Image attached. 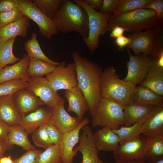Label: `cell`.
Masks as SVG:
<instances>
[{
    "label": "cell",
    "mask_w": 163,
    "mask_h": 163,
    "mask_svg": "<svg viewBox=\"0 0 163 163\" xmlns=\"http://www.w3.org/2000/svg\"><path fill=\"white\" fill-rule=\"evenodd\" d=\"M78 82L87 103L92 117L101 99L100 81L103 69L97 63L80 56L76 51L72 53Z\"/></svg>",
    "instance_id": "obj_1"
},
{
    "label": "cell",
    "mask_w": 163,
    "mask_h": 163,
    "mask_svg": "<svg viewBox=\"0 0 163 163\" xmlns=\"http://www.w3.org/2000/svg\"><path fill=\"white\" fill-rule=\"evenodd\" d=\"M53 20L59 32L78 33L83 38L87 37L89 21L85 10L71 0H62Z\"/></svg>",
    "instance_id": "obj_2"
},
{
    "label": "cell",
    "mask_w": 163,
    "mask_h": 163,
    "mask_svg": "<svg viewBox=\"0 0 163 163\" xmlns=\"http://www.w3.org/2000/svg\"><path fill=\"white\" fill-rule=\"evenodd\" d=\"M101 97L113 101L123 106L133 103L136 86L120 78L112 66L102 71L100 81Z\"/></svg>",
    "instance_id": "obj_3"
},
{
    "label": "cell",
    "mask_w": 163,
    "mask_h": 163,
    "mask_svg": "<svg viewBox=\"0 0 163 163\" xmlns=\"http://www.w3.org/2000/svg\"><path fill=\"white\" fill-rule=\"evenodd\" d=\"M162 24L154 10L139 8L118 15H110L108 30L111 31L113 27L118 26L132 34L144 29H155Z\"/></svg>",
    "instance_id": "obj_4"
},
{
    "label": "cell",
    "mask_w": 163,
    "mask_h": 163,
    "mask_svg": "<svg viewBox=\"0 0 163 163\" xmlns=\"http://www.w3.org/2000/svg\"><path fill=\"white\" fill-rule=\"evenodd\" d=\"M125 121L123 106L111 100L102 98L91 124L93 127L107 126L113 130L123 126Z\"/></svg>",
    "instance_id": "obj_5"
},
{
    "label": "cell",
    "mask_w": 163,
    "mask_h": 163,
    "mask_svg": "<svg viewBox=\"0 0 163 163\" xmlns=\"http://www.w3.org/2000/svg\"><path fill=\"white\" fill-rule=\"evenodd\" d=\"M72 1L82 7L87 12L89 21V30L87 37L83 38L90 53H94L99 44V37L108 30V23L110 15L102 14L87 5L82 0Z\"/></svg>",
    "instance_id": "obj_6"
},
{
    "label": "cell",
    "mask_w": 163,
    "mask_h": 163,
    "mask_svg": "<svg viewBox=\"0 0 163 163\" xmlns=\"http://www.w3.org/2000/svg\"><path fill=\"white\" fill-rule=\"evenodd\" d=\"M162 24L155 29L132 33L127 36L131 39L127 48L132 49L135 55L141 53L150 56L163 47Z\"/></svg>",
    "instance_id": "obj_7"
},
{
    "label": "cell",
    "mask_w": 163,
    "mask_h": 163,
    "mask_svg": "<svg viewBox=\"0 0 163 163\" xmlns=\"http://www.w3.org/2000/svg\"><path fill=\"white\" fill-rule=\"evenodd\" d=\"M18 8L23 14L38 26L40 33L47 39L58 33L53 19L45 15L36 5L30 0H19Z\"/></svg>",
    "instance_id": "obj_8"
},
{
    "label": "cell",
    "mask_w": 163,
    "mask_h": 163,
    "mask_svg": "<svg viewBox=\"0 0 163 163\" xmlns=\"http://www.w3.org/2000/svg\"><path fill=\"white\" fill-rule=\"evenodd\" d=\"M26 88L38 97L46 107L53 109L65 101L45 77H30Z\"/></svg>",
    "instance_id": "obj_9"
},
{
    "label": "cell",
    "mask_w": 163,
    "mask_h": 163,
    "mask_svg": "<svg viewBox=\"0 0 163 163\" xmlns=\"http://www.w3.org/2000/svg\"><path fill=\"white\" fill-rule=\"evenodd\" d=\"M46 76L56 91L70 89L78 85L75 67L73 62L66 66V61L63 60L52 72Z\"/></svg>",
    "instance_id": "obj_10"
},
{
    "label": "cell",
    "mask_w": 163,
    "mask_h": 163,
    "mask_svg": "<svg viewBox=\"0 0 163 163\" xmlns=\"http://www.w3.org/2000/svg\"><path fill=\"white\" fill-rule=\"evenodd\" d=\"M146 141V136L140 135L133 140L119 145L113 151L116 163L137 161H146L145 157Z\"/></svg>",
    "instance_id": "obj_11"
},
{
    "label": "cell",
    "mask_w": 163,
    "mask_h": 163,
    "mask_svg": "<svg viewBox=\"0 0 163 163\" xmlns=\"http://www.w3.org/2000/svg\"><path fill=\"white\" fill-rule=\"evenodd\" d=\"M129 60L127 62V73L123 79L136 86L146 76L152 64L150 57L143 53L133 55L128 50Z\"/></svg>",
    "instance_id": "obj_12"
},
{
    "label": "cell",
    "mask_w": 163,
    "mask_h": 163,
    "mask_svg": "<svg viewBox=\"0 0 163 163\" xmlns=\"http://www.w3.org/2000/svg\"><path fill=\"white\" fill-rule=\"evenodd\" d=\"M82 130V133L79 136V144L74 149L82 154V163H104L98 157V151L91 128L87 124L84 126Z\"/></svg>",
    "instance_id": "obj_13"
},
{
    "label": "cell",
    "mask_w": 163,
    "mask_h": 163,
    "mask_svg": "<svg viewBox=\"0 0 163 163\" xmlns=\"http://www.w3.org/2000/svg\"><path fill=\"white\" fill-rule=\"evenodd\" d=\"M89 122V119L84 118L74 128L63 134L60 143L62 163H73L74 158L78 152L74 149L75 145L79 142L80 132Z\"/></svg>",
    "instance_id": "obj_14"
},
{
    "label": "cell",
    "mask_w": 163,
    "mask_h": 163,
    "mask_svg": "<svg viewBox=\"0 0 163 163\" xmlns=\"http://www.w3.org/2000/svg\"><path fill=\"white\" fill-rule=\"evenodd\" d=\"M52 109L40 107L21 117L19 125L29 135L32 133L41 125L50 122Z\"/></svg>",
    "instance_id": "obj_15"
},
{
    "label": "cell",
    "mask_w": 163,
    "mask_h": 163,
    "mask_svg": "<svg viewBox=\"0 0 163 163\" xmlns=\"http://www.w3.org/2000/svg\"><path fill=\"white\" fill-rule=\"evenodd\" d=\"M15 107L21 117L35 110L43 103L31 91L25 88L20 89L13 95Z\"/></svg>",
    "instance_id": "obj_16"
},
{
    "label": "cell",
    "mask_w": 163,
    "mask_h": 163,
    "mask_svg": "<svg viewBox=\"0 0 163 163\" xmlns=\"http://www.w3.org/2000/svg\"><path fill=\"white\" fill-rule=\"evenodd\" d=\"M65 103L64 101L52 109L50 121L62 134L74 128L81 121L77 117H72L68 113L64 107Z\"/></svg>",
    "instance_id": "obj_17"
},
{
    "label": "cell",
    "mask_w": 163,
    "mask_h": 163,
    "mask_svg": "<svg viewBox=\"0 0 163 163\" xmlns=\"http://www.w3.org/2000/svg\"><path fill=\"white\" fill-rule=\"evenodd\" d=\"M141 135L163 137V105L155 107L142 125Z\"/></svg>",
    "instance_id": "obj_18"
},
{
    "label": "cell",
    "mask_w": 163,
    "mask_h": 163,
    "mask_svg": "<svg viewBox=\"0 0 163 163\" xmlns=\"http://www.w3.org/2000/svg\"><path fill=\"white\" fill-rule=\"evenodd\" d=\"M30 58L24 54L21 59L10 66H6L0 70V84L14 79H21L28 82L30 77L27 73Z\"/></svg>",
    "instance_id": "obj_19"
},
{
    "label": "cell",
    "mask_w": 163,
    "mask_h": 163,
    "mask_svg": "<svg viewBox=\"0 0 163 163\" xmlns=\"http://www.w3.org/2000/svg\"><path fill=\"white\" fill-rule=\"evenodd\" d=\"M65 91L64 96L68 103L67 111L74 113L81 121L85 113L88 111V104L82 91L78 86Z\"/></svg>",
    "instance_id": "obj_20"
},
{
    "label": "cell",
    "mask_w": 163,
    "mask_h": 163,
    "mask_svg": "<svg viewBox=\"0 0 163 163\" xmlns=\"http://www.w3.org/2000/svg\"><path fill=\"white\" fill-rule=\"evenodd\" d=\"M156 106H144L133 103L123 106L124 113L123 125L128 126L136 123L142 125Z\"/></svg>",
    "instance_id": "obj_21"
},
{
    "label": "cell",
    "mask_w": 163,
    "mask_h": 163,
    "mask_svg": "<svg viewBox=\"0 0 163 163\" xmlns=\"http://www.w3.org/2000/svg\"><path fill=\"white\" fill-rule=\"evenodd\" d=\"M94 142L98 151H113L119 143V138L113 129L103 127L94 133Z\"/></svg>",
    "instance_id": "obj_22"
},
{
    "label": "cell",
    "mask_w": 163,
    "mask_h": 163,
    "mask_svg": "<svg viewBox=\"0 0 163 163\" xmlns=\"http://www.w3.org/2000/svg\"><path fill=\"white\" fill-rule=\"evenodd\" d=\"M29 19L24 15L19 19L0 28V41H5L19 36L25 37L30 25Z\"/></svg>",
    "instance_id": "obj_23"
},
{
    "label": "cell",
    "mask_w": 163,
    "mask_h": 163,
    "mask_svg": "<svg viewBox=\"0 0 163 163\" xmlns=\"http://www.w3.org/2000/svg\"><path fill=\"white\" fill-rule=\"evenodd\" d=\"M21 116L15 106L13 95L0 97V119L9 126L19 124Z\"/></svg>",
    "instance_id": "obj_24"
},
{
    "label": "cell",
    "mask_w": 163,
    "mask_h": 163,
    "mask_svg": "<svg viewBox=\"0 0 163 163\" xmlns=\"http://www.w3.org/2000/svg\"><path fill=\"white\" fill-rule=\"evenodd\" d=\"M28 134L19 125L10 126L9 132L5 142L8 149H11L14 145L21 147L26 151L36 149L30 141Z\"/></svg>",
    "instance_id": "obj_25"
},
{
    "label": "cell",
    "mask_w": 163,
    "mask_h": 163,
    "mask_svg": "<svg viewBox=\"0 0 163 163\" xmlns=\"http://www.w3.org/2000/svg\"><path fill=\"white\" fill-rule=\"evenodd\" d=\"M133 103L144 106L163 105V96L139 85L135 90Z\"/></svg>",
    "instance_id": "obj_26"
},
{
    "label": "cell",
    "mask_w": 163,
    "mask_h": 163,
    "mask_svg": "<svg viewBox=\"0 0 163 163\" xmlns=\"http://www.w3.org/2000/svg\"><path fill=\"white\" fill-rule=\"evenodd\" d=\"M139 85L163 96V68L152 62L146 76Z\"/></svg>",
    "instance_id": "obj_27"
},
{
    "label": "cell",
    "mask_w": 163,
    "mask_h": 163,
    "mask_svg": "<svg viewBox=\"0 0 163 163\" xmlns=\"http://www.w3.org/2000/svg\"><path fill=\"white\" fill-rule=\"evenodd\" d=\"M37 33L33 32L31 37L24 44L25 50L30 58H34L43 60L51 64L57 66L59 63L49 58L42 51L37 39Z\"/></svg>",
    "instance_id": "obj_28"
},
{
    "label": "cell",
    "mask_w": 163,
    "mask_h": 163,
    "mask_svg": "<svg viewBox=\"0 0 163 163\" xmlns=\"http://www.w3.org/2000/svg\"><path fill=\"white\" fill-rule=\"evenodd\" d=\"M56 66L41 60L30 58L27 73L30 77H42L52 72Z\"/></svg>",
    "instance_id": "obj_29"
},
{
    "label": "cell",
    "mask_w": 163,
    "mask_h": 163,
    "mask_svg": "<svg viewBox=\"0 0 163 163\" xmlns=\"http://www.w3.org/2000/svg\"><path fill=\"white\" fill-rule=\"evenodd\" d=\"M16 37L5 41H0V70L7 65L19 61L21 59L14 55L13 49Z\"/></svg>",
    "instance_id": "obj_30"
},
{
    "label": "cell",
    "mask_w": 163,
    "mask_h": 163,
    "mask_svg": "<svg viewBox=\"0 0 163 163\" xmlns=\"http://www.w3.org/2000/svg\"><path fill=\"white\" fill-rule=\"evenodd\" d=\"M145 149V160L163 156V137L146 136Z\"/></svg>",
    "instance_id": "obj_31"
},
{
    "label": "cell",
    "mask_w": 163,
    "mask_h": 163,
    "mask_svg": "<svg viewBox=\"0 0 163 163\" xmlns=\"http://www.w3.org/2000/svg\"><path fill=\"white\" fill-rule=\"evenodd\" d=\"M142 125L136 123L129 126H122L120 128L113 130L119 138L120 145L133 140L141 135Z\"/></svg>",
    "instance_id": "obj_32"
},
{
    "label": "cell",
    "mask_w": 163,
    "mask_h": 163,
    "mask_svg": "<svg viewBox=\"0 0 163 163\" xmlns=\"http://www.w3.org/2000/svg\"><path fill=\"white\" fill-rule=\"evenodd\" d=\"M37 163H62L60 143L53 144L42 152Z\"/></svg>",
    "instance_id": "obj_33"
},
{
    "label": "cell",
    "mask_w": 163,
    "mask_h": 163,
    "mask_svg": "<svg viewBox=\"0 0 163 163\" xmlns=\"http://www.w3.org/2000/svg\"><path fill=\"white\" fill-rule=\"evenodd\" d=\"M152 0H119V4L112 15H118L141 8Z\"/></svg>",
    "instance_id": "obj_34"
},
{
    "label": "cell",
    "mask_w": 163,
    "mask_h": 163,
    "mask_svg": "<svg viewBox=\"0 0 163 163\" xmlns=\"http://www.w3.org/2000/svg\"><path fill=\"white\" fill-rule=\"evenodd\" d=\"M62 0H33L39 9L46 16L53 19Z\"/></svg>",
    "instance_id": "obj_35"
},
{
    "label": "cell",
    "mask_w": 163,
    "mask_h": 163,
    "mask_svg": "<svg viewBox=\"0 0 163 163\" xmlns=\"http://www.w3.org/2000/svg\"><path fill=\"white\" fill-rule=\"evenodd\" d=\"M28 82L21 79H14L0 84V97L13 95L18 90L26 88Z\"/></svg>",
    "instance_id": "obj_36"
},
{
    "label": "cell",
    "mask_w": 163,
    "mask_h": 163,
    "mask_svg": "<svg viewBox=\"0 0 163 163\" xmlns=\"http://www.w3.org/2000/svg\"><path fill=\"white\" fill-rule=\"evenodd\" d=\"M32 137L36 145L45 149L53 145L46 131L45 124L40 126L32 133Z\"/></svg>",
    "instance_id": "obj_37"
},
{
    "label": "cell",
    "mask_w": 163,
    "mask_h": 163,
    "mask_svg": "<svg viewBox=\"0 0 163 163\" xmlns=\"http://www.w3.org/2000/svg\"><path fill=\"white\" fill-rule=\"evenodd\" d=\"M24 15L18 8L0 12V28L19 19Z\"/></svg>",
    "instance_id": "obj_38"
},
{
    "label": "cell",
    "mask_w": 163,
    "mask_h": 163,
    "mask_svg": "<svg viewBox=\"0 0 163 163\" xmlns=\"http://www.w3.org/2000/svg\"><path fill=\"white\" fill-rule=\"evenodd\" d=\"M42 151L36 149L26 151L20 157L13 160V163H37Z\"/></svg>",
    "instance_id": "obj_39"
},
{
    "label": "cell",
    "mask_w": 163,
    "mask_h": 163,
    "mask_svg": "<svg viewBox=\"0 0 163 163\" xmlns=\"http://www.w3.org/2000/svg\"><path fill=\"white\" fill-rule=\"evenodd\" d=\"M47 133L53 144L60 143L63 137V134L61 133L50 122L45 124Z\"/></svg>",
    "instance_id": "obj_40"
},
{
    "label": "cell",
    "mask_w": 163,
    "mask_h": 163,
    "mask_svg": "<svg viewBox=\"0 0 163 163\" xmlns=\"http://www.w3.org/2000/svg\"><path fill=\"white\" fill-rule=\"evenodd\" d=\"M119 4V0H103L99 12L103 14L110 15L116 10Z\"/></svg>",
    "instance_id": "obj_41"
},
{
    "label": "cell",
    "mask_w": 163,
    "mask_h": 163,
    "mask_svg": "<svg viewBox=\"0 0 163 163\" xmlns=\"http://www.w3.org/2000/svg\"><path fill=\"white\" fill-rule=\"evenodd\" d=\"M141 8L150 9L154 10L155 12L158 19L160 21H163V0H152L151 2L144 6Z\"/></svg>",
    "instance_id": "obj_42"
},
{
    "label": "cell",
    "mask_w": 163,
    "mask_h": 163,
    "mask_svg": "<svg viewBox=\"0 0 163 163\" xmlns=\"http://www.w3.org/2000/svg\"><path fill=\"white\" fill-rule=\"evenodd\" d=\"M19 7V0H0V12L10 10Z\"/></svg>",
    "instance_id": "obj_43"
},
{
    "label": "cell",
    "mask_w": 163,
    "mask_h": 163,
    "mask_svg": "<svg viewBox=\"0 0 163 163\" xmlns=\"http://www.w3.org/2000/svg\"><path fill=\"white\" fill-rule=\"evenodd\" d=\"M114 42L119 50L121 51L130 43L131 39L123 35L115 38Z\"/></svg>",
    "instance_id": "obj_44"
},
{
    "label": "cell",
    "mask_w": 163,
    "mask_h": 163,
    "mask_svg": "<svg viewBox=\"0 0 163 163\" xmlns=\"http://www.w3.org/2000/svg\"><path fill=\"white\" fill-rule=\"evenodd\" d=\"M10 126L0 119V141L6 142L10 131Z\"/></svg>",
    "instance_id": "obj_45"
},
{
    "label": "cell",
    "mask_w": 163,
    "mask_h": 163,
    "mask_svg": "<svg viewBox=\"0 0 163 163\" xmlns=\"http://www.w3.org/2000/svg\"><path fill=\"white\" fill-rule=\"evenodd\" d=\"M125 31H126V30L123 27L118 26H116L112 28L110 36L111 37L116 38L123 35Z\"/></svg>",
    "instance_id": "obj_46"
},
{
    "label": "cell",
    "mask_w": 163,
    "mask_h": 163,
    "mask_svg": "<svg viewBox=\"0 0 163 163\" xmlns=\"http://www.w3.org/2000/svg\"><path fill=\"white\" fill-rule=\"evenodd\" d=\"M84 1L92 8L96 10L100 9L103 0H84Z\"/></svg>",
    "instance_id": "obj_47"
},
{
    "label": "cell",
    "mask_w": 163,
    "mask_h": 163,
    "mask_svg": "<svg viewBox=\"0 0 163 163\" xmlns=\"http://www.w3.org/2000/svg\"><path fill=\"white\" fill-rule=\"evenodd\" d=\"M8 149V147L6 142L0 141V160L4 156L5 152Z\"/></svg>",
    "instance_id": "obj_48"
},
{
    "label": "cell",
    "mask_w": 163,
    "mask_h": 163,
    "mask_svg": "<svg viewBox=\"0 0 163 163\" xmlns=\"http://www.w3.org/2000/svg\"><path fill=\"white\" fill-rule=\"evenodd\" d=\"M146 163H163V156L146 161Z\"/></svg>",
    "instance_id": "obj_49"
},
{
    "label": "cell",
    "mask_w": 163,
    "mask_h": 163,
    "mask_svg": "<svg viewBox=\"0 0 163 163\" xmlns=\"http://www.w3.org/2000/svg\"><path fill=\"white\" fill-rule=\"evenodd\" d=\"M0 163H13V160L10 156H3L0 159Z\"/></svg>",
    "instance_id": "obj_50"
},
{
    "label": "cell",
    "mask_w": 163,
    "mask_h": 163,
    "mask_svg": "<svg viewBox=\"0 0 163 163\" xmlns=\"http://www.w3.org/2000/svg\"><path fill=\"white\" fill-rule=\"evenodd\" d=\"M126 163H146V161H132L127 162Z\"/></svg>",
    "instance_id": "obj_51"
},
{
    "label": "cell",
    "mask_w": 163,
    "mask_h": 163,
    "mask_svg": "<svg viewBox=\"0 0 163 163\" xmlns=\"http://www.w3.org/2000/svg\"><path fill=\"white\" fill-rule=\"evenodd\" d=\"M104 163H106V162H104Z\"/></svg>",
    "instance_id": "obj_52"
},
{
    "label": "cell",
    "mask_w": 163,
    "mask_h": 163,
    "mask_svg": "<svg viewBox=\"0 0 163 163\" xmlns=\"http://www.w3.org/2000/svg\"></svg>",
    "instance_id": "obj_53"
}]
</instances>
